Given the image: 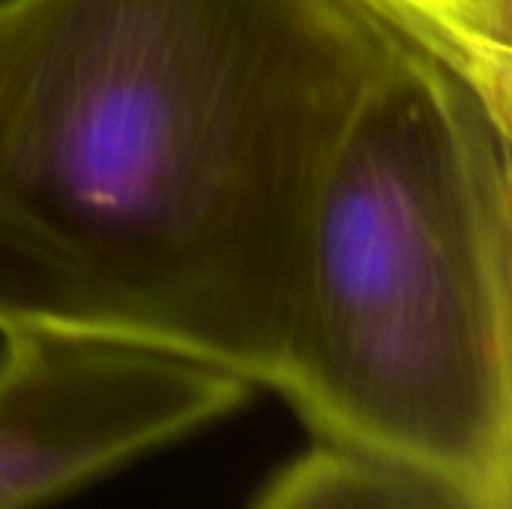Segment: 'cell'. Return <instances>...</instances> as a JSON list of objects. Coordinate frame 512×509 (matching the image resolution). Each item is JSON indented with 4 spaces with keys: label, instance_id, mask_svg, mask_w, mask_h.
<instances>
[{
    "label": "cell",
    "instance_id": "7a4b0ae2",
    "mask_svg": "<svg viewBox=\"0 0 512 509\" xmlns=\"http://www.w3.org/2000/svg\"><path fill=\"white\" fill-rule=\"evenodd\" d=\"M512 120L405 39L312 198L273 393L315 444L512 509Z\"/></svg>",
    "mask_w": 512,
    "mask_h": 509
},
{
    "label": "cell",
    "instance_id": "6da1fadb",
    "mask_svg": "<svg viewBox=\"0 0 512 509\" xmlns=\"http://www.w3.org/2000/svg\"><path fill=\"white\" fill-rule=\"evenodd\" d=\"M405 39L357 0H0V336L273 390L315 189Z\"/></svg>",
    "mask_w": 512,
    "mask_h": 509
},
{
    "label": "cell",
    "instance_id": "3957f363",
    "mask_svg": "<svg viewBox=\"0 0 512 509\" xmlns=\"http://www.w3.org/2000/svg\"><path fill=\"white\" fill-rule=\"evenodd\" d=\"M252 387L174 354L9 333L0 348V509H42L234 417Z\"/></svg>",
    "mask_w": 512,
    "mask_h": 509
},
{
    "label": "cell",
    "instance_id": "5b68a950",
    "mask_svg": "<svg viewBox=\"0 0 512 509\" xmlns=\"http://www.w3.org/2000/svg\"><path fill=\"white\" fill-rule=\"evenodd\" d=\"M252 509H480L402 468L315 444L282 468Z\"/></svg>",
    "mask_w": 512,
    "mask_h": 509
},
{
    "label": "cell",
    "instance_id": "277c9868",
    "mask_svg": "<svg viewBox=\"0 0 512 509\" xmlns=\"http://www.w3.org/2000/svg\"><path fill=\"white\" fill-rule=\"evenodd\" d=\"M465 75L512 120V0H357Z\"/></svg>",
    "mask_w": 512,
    "mask_h": 509
}]
</instances>
